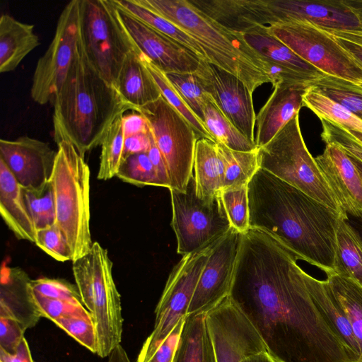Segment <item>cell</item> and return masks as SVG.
<instances>
[{
  "instance_id": "6da1fadb",
  "label": "cell",
  "mask_w": 362,
  "mask_h": 362,
  "mask_svg": "<svg viewBox=\"0 0 362 362\" xmlns=\"http://www.w3.org/2000/svg\"><path fill=\"white\" fill-rule=\"evenodd\" d=\"M298 259L269 235L242 233L229 298L276 362H358L308 291Z\"/></svg>"
},
{
  "instance_id": "7a4b0ae2",
  "label": "cell",
  "mask_w": 362,
  "mask_h": 362,
  "mask_svg": "<svg viewBox=\"0 0 362 362\" xmlns=\"http://www.w3.org/2000/svg\"><path fill=\"white\" fill-rule=\"evenodd\" d=\"M247 194L250 228L269 235L327 275L334 273L337 231L344 217L260 168Z\"/></svg>"
},
{
  "instance_id": "3957f363",
  "label": "cell",
  "mask_w": 362,
  "mask_h": 362,
  "mask_svg": "<svg viewBox=\"0 0 362 362\" xmlns=\"http://www.w3.org/2000/svg\"><path fill=\"white\" fill-rule=\"evenodd\" d=\"M57 144L71 143L83 156L101 145L109 127L130 109L78 51L62 86L52 101Z\"/></svg>"
},
{
  "instance_id": "277c9868",
  "label": "cell",
  "mask_w": 362,
  "mask_h": 362,
  "mask_svg": "<svg viewBox=\"0 0 362 362\" xmlns=\"http://www.w3.org/2000/svg\"><path fill=\"white\" fill-rule=\"evenodd\" d=\"M192 37L208 61L233 74L253 93L265 83H272V66L245 40L192 6L188 0H139Z\"/></svg>"
},
{
  "instance_id": "5b68a950",
  "label": "cell",
  "mask_w": 362,
  "mask_h": 362,
  "mask_svg": "<svg viewBox=\"0 0 362 362\" xmlns=\"http://www.w3.org/2000/svg\"><path fill=\"white\" fill-rule=\"evenodd\" d=\"M90 169L69 142L57 144V156L49 181L55 204V224L64 235L72 262L92 247L90 219Z\"/></svg>"
},
{
  "instance_id": "8992f818",
  "label": "cell",
  "mask_w": 362,
  "mask_h": 362,
  "mask_svg": "<svg viewBox=\"0 0 362 362\" xmlns=\"http://www.w3.org/2000/svg\"><path fill=\"white\" fill-rule=\"evenodd\" d=\"M108 252L94 242L90 251L73 262V274L81 301L89 312L96 334L95 354L108 356L122 334L120 294L112 276Z\"/></svg>"
},
{
  "instance_id": "52a82bcc",
  "label": "cell",
  "mask_w": 362,
  "mask_h": 362,
  "mask_svg": "<svg viewBox=\"0 0 362 362\" xmlns=\"http://www.w3.org/2000/svg\"><path fill=\"white\" fill-rule=\"evenodd\" d=\"M258 155L260 168L300 189L341 216L348 217L305 146L298 115L281 128L269 143L259 148Z\"/></svg>"
},
{
  "instance_id": "ba28073f",
  "label": "cell",
  "mask_w": 362,
  "mask_h": 362,
  "mask_svg": "<svg viewBox=\"0 0 362 362\" xmlns=\"http://www.w3.org/2000/svg\"><path fill=\"white\" fill-rule=\"evenodd\" d=\"M79 45L89 64L115 88L126 57L136 51L111 0H80Z\"/></svg>"
},
{
  "instance_id": "9c48e42d",
  "label": "cell",
  "mask_w": 362,
  "mask_h": 362,
  "mask_svg": "<svg viewBox=\"0 0 362 362\" xmlns=\"http://www.w3.org/2000/svg\"><path fill=\"white\" fill-rule=\"evenodd\" d=\"M171 226L177 239V252L182 256L215 243L231 228L221 194L201 199L196 194L193 175L186 191L170 189Z\"/></svg>"
},
{
  "instance_id": "30bf717a",
  "label": "cell",
  "mask_w": 362,
  "mask_h": 362,
  "mask_svg": "<svg viewBox=\"0 0 362 362\" xmlns=\"http://www.w3.org/2000/svg\"><path fill=\"white\" fill-rule=\"evenodd\" d=\"M136 112L143 115L148 123L168 168L170 189L186 191L193 175L197 141L193 129L162 96Z\"/></svg>"
},
{
  "instance_id": "8fae6325",
  "label": "cell",
  "mask_w": 362,
  "mask_h": 362,
  "mask_svg": "<svg viewBox=\"0 0 362 362\" xmlns=\"http://www.w3.org/2000/svg\"><path fill=\"white\" fill-rule=\"evenodd\" d=\"M213 244L184 255L173 269L155 310L153 329L144 342L136 362H147L178 322L186 317Z\"/></svg>"
},
{
  "instance_id": "7c38bea8",
  "label": "cell",
  "mask_w": 362,
  "mask_h": 362,
  "mask_svg": "<svg viewBox=\"0 0 362 362\" xmlns=\"http://www.w3.org/2000/svg\"><path fill=\"white\" fill-rule=\"evenodd\" d=\"M267 31L325 74L362 86V66L322 28L296 21L269 25Z\"/></svg>"
},
{
  "instance_id": "4fadbf2b",
  "label": "cell",
  "mask_w": 362,
  "mask_h": 362,
  "mask_svg": "<svg viewBox=\"0 0 362 362\" xmlns=\"http://www.w3.org/2000/svg\"><path fill=\"white\" fill-rule=\"evenodd\" d=\"M79 4L80 0H72L64 6L59 16L52 41L37 62L30 95L40 105L53 101L77 55Z\"/></svg>"
},
{
  "instance_id": "5bb4252c",
  "label": "cell",
  "mask_w": 362,
  "mask_h": 362,
  "mask_svg": "<svg viewBox=\"0 0 362 362\" xmlns=\"http://www.w3.org/2000/svg\"><path fill=\"white\" fill-rule=\"evenodd\" d=\"M252 22L258 25L308 21L327 29L359 27L342 0H247Z\"/></svg>"
},
{
  "instance_id": "9a60e30c",
  "label": "cell",
  "mask_w": 362,
  "mask_h": 362,
  "mask_svg": "<svg viewBox=\"0 0 362 362\" xmlns=\"http://www.w3.org/2000/svg\"><path fill=\"white\" fill-rule=\"evenodd\" d=\"M217 362H241L267 351L254 327L228 296L206 313Z\"/></svg>"
},
{
  "instance_id": "2e32d148",
  "label": "cell",
  "mask_w": 362,
  "mask_h": 362,
  "mask_svg": "<svg viewBox=\"0 0 362 362\" xmlns=\"http://www.w3.org/2000/svg\"><path fill=\"white\" fill-rule=\"evenodd\" d=\"M241 236L231 226L214 243L187 315L207 313L229 296Z\"/></svg>"
},
{
  "instance_id": "e0dca14e",
  "label": "cell",
  "mask_w": 362,
  "mask_h": 362,
  "mask_svg": "<svg viewBox=\"0 0 362 362\" xmlns=\"http://www.w3.org/2000/svg\"><path fill=\"white\" fill-rule=\"evenodd\" d=\"M204 90L229 121L255 142L256 115L252 93L233 74L206 61H201L194 72Z\"/></svg>"
},
{
  "instance_id": "ac0fdd59",
  "label": "cell",
  "mask_w": 362,
  "mask_h": 362,
  "mask_svg": "<svg viewBox=\"0 0 362 362\" xmlns=\"http://www.w3.org/2000/svg\"><path fill=\"white\" fill-rule=\"evenodd\" d=\"M115 7L119 20L138 54L145 56L165 74L194 73L197 70L200 59L189 49Z\"/></svg>"
},
{
  "instance_id": "d6986e66",
  "label": "cell",
  "mask_w": 362,
  "mask_h": 362,
  "mask_svg": "<svg viewBox=\"0 0 362 362\" xmlns=\"http://www.w3.org/2000/svg\"><path fill=\"white\" fill-rule=\"evenodd\" d=\"M56 156L48 143L28 136L0 140V159L24 189L37 190L49 182Z\"/></svg>"
},
{
  "instance_id": "ffe728a7",
  "label": "cell",
  "mask_w": 362,
  "mask_h": 362,
  "mask_svg": "<svg viewBox=\"0 0 362 362\" xmlns=\"http://www.w3.org/2000/svg\"><path fill=\"white\" fill-rule=\"evenodd\" d=\"M267 27L260 25L243 34V37L247 43L272 66L270 76L274 87L282 84H304L325 75L270 35Z\"/></svg>"
},
{
  "instance_id": "44dd1931",
  "label": "cell",
  "mask_w": 362,
  "mask_h": 362,
  "mask_svg": "<svg viewBox=\"0 0 362 362\" xmlns=\"http://www.w3.org/2000/svg\"><path fill=\"white\" fill-rule=\"evenodd\" d=\"M314 158L343 211L362 218V177L351 158L337 145L329 143Z\"/></svg>"
},
{
  "instance_id": "7402d4cb",
  "label": "cell",
  "mask_w": 362,
  "mask_h": 362,
  "mask_svg": "<svg viewBox=\"0 0 362 362\" xmlns=\"http://www.w3.org/2000/svg\"><path fill=\"white\" fill-rule=\"evenodd\" d=\"M307 85H279L256 116L257 148L269 143L295 116L303 106Z\"/></svg>"
},
{
  "instance_id": "603a6c76",
  "label": "cell",
  "mask_w": 362,
  "mask_h": 362,
  "mask_svg": "<svg viewBox=\"0 0 362 362\" xmlns=\"http://www.w3.org/2000/svg\"><path fill=\"white\" fill-rule=\"evenodd\" d=\"M30 280L20 268L1 269L0 317L16 320L25 330L35 327L42 317L33 298Z\"/></svg>"
},
{
  "instance_id": "cb8c5ba5",
  "label": "cell",
  "mask_w": 362,
  "mask_h": 362,
  "mask_svg": "<svg viewBox=\"0 0 362 362\" xmlns=\"http://www.w3.org/2000/svg\"><path fill=\"white\" fill-rule=\"evenodd\" d=\"M0 214L17 238L35 242L37 230L25 202L23 188L1 159Z\"/></svg>"
},
{
  "instance_id": "d4e9b609",
  "label": "cell",
  "mask_w": 362,
  "mask_h": 362,
  "mask_svg": "<svg viewBox=\"0 0 362 362\" xmlns=\"http://www.w3.org/2000/svg\"><path fill=\"white\" fill-rule=\"evenodd\" d=\"M115 89L130 111H137L161 97L156 83L136 51L126 57Z\"/></svg>"
},
{
  "instance_id": "484cf974",
  "label": "cell",
  "mask_w": 362,
  "mask_h": 362,
  "mask_svg": "<svg viewBox=\"0 0 362 362\" xmlns=\"http://www.w3.org/2000/svg\"><path fill=\"white\" fill-rule=\"evenodd\" d=\"M33 24L21 22L8 14L0 18V72L17 68L23 59L40 44Z\"/></svg>"
},
{
  "instance_id": "4316f807",
  "label": "cell",
  "mask_w": 362,
  "mask_h": 362,
  "mask_svg": "<svg viewBox=\"0 0 362 362\" xmlns=\"http://www.w3.org/2000/svg\"><path fill=\"white\" fill-rule=\"evenodd\" d=\"M305 280L311 298L323 318L359 362L361 351L351 324L327 281L317 279L306 272Z\"/></svg>"
},
{
  "instance_id": "83f0119b",
  "label": "cell",
  "mask_w": 362,
  "mask_h": 362,
  "mask_svg": "<svg viewBox=\"0 0 362 362\" xmlns=\"http://www.w3.org/2000/svg\"><path fill=\"white\" fill-rule=\"evenodd\" d=\"M196 194L209 199L221 194L223 188L224 166L216 144L207 139H197L193 164Z\"/></svg>"
},
{
  "instance_id": "f1b7e54d",
  "label": "cell",
  "mask_w": 362,
  "mask_h": 362,
  "mask_svg": "<svg viewBox=\"0 0 362 362\" xmlns=\"http://www.w3.org/2000/svg\"><path fill=\"white\" fill-rule=\"evenodd\" d=\"M173 362H217L206 313L186 315Z\"/></svg>"
},
{
  "instance_id": "f546056e",
  "label": "cell",
  "mask_w": 362,
  "mask_h": 362,
  "mask_svg": "<svg viewBox=\"0 0 362 362\" xmlns=\"http://www.w3.org/2000/svg\"><path fill=\"white\" fill-rule=\"evenodd\" d=\"M111 1L118 8L189 49L201 61L209 62L204 51L192 37L171 21L143 5L139 0Z\"/></svg>"
},
{
  "instance_id": "4dcf8cb0",
  "label": "cell",
  "mask_w": 362,
  "mask_h": 362,
  "mask_svg": "<svg viewBox=\"0 0 362 362\" xmlns=\"http://www.w3.org/2000/svg\"><path fill=\"white\" fill-rule=\"evenodd\" d=\"M335 274L362 285V243L348 218H341L337 231Z\"/></svg>"
},
{
  "instance_id": "1f68e13d",
  "label": "cell",
  "mask_w": 362,
  "mask_h": 362,
  "mask_svg": "<svg viewBox=\"0 0 362 362\" xmlns=\"http://www.w3.org/2000/svg\"><path fill=\"white\" fill-rule=\"evenodd\" d=\"M326 281L349 320L362 362V285L335 273L327 274Z\"/></svg>"
},
{
  "instance_id": "d6a6232c",
  "label": "cell",
  "mask_w": 362,
  "mask_h": 362,
  "mask_svg": "<svg viewBox=\"0 0 362 362\" xmlns=\"http://www.w3.org/2000/svg\"><path fill=\"white\" fill-rule=\"evenodd\" d=\"M203 123L216 143L238 151H251L257 148L223 115L211 97L203 110Z\"/></svg>"
},
{
  "instance_id": "836d02e7",
  "label": "cell",
  "mask_w": 362,
  "mask_h": 362,
  "mask_svg": "<svg viewBox=\"0 0 362 362\" xmlns=\"http://www.w3.org/2000/svg\"><path fill=\"white\" fill-rule=\"evenodd\" d=\"M216 144L224 166L223 189L247 185L259 168V148L251 151H238Z\"/></svg>"
},
{
  "instance_id": "e575fe53",
  "label": "cell",
  "mask_w": 362,
  "mask_h": 362,
  "mask_svg": "<svg viewBox=\"0 0 362 362\" xmlns=\"http://www.w3.org/2000/svg\"><path fill=\"white\" fill-rule=\"evenodd\" d=\"M139 56L144 66L156 83L161 93V96L186 119L193 129L197 139L204 138L215 142L213 137L206 129L204 123L185 103L179 93L168 81L165 74L145 56L142 54H139Z\"/></svg>"
},
{
  "instance_id": "d590c367",
  "label": "cell",
  "mask_w": 362,
  "mask_h": 362,
  "mask_svg": "<svg viewBox=\"0 0 362 362\" xmlns=\"http://www.w3.org/2000/svg\"><path fill=\"white\" fill-rule=\"evenodd\" d=\"M303 106L312 110L319 119H326L349 130L362 132V119L342 105L310 86L303 96Z\"/></svg>"
},
{
  "instance_id": "8d00e7d4",
  "label": "cell",
  "mask_w": 362,
  "mask_h": 362,
  "mask_svg": "<svg viewBox=\"0 0 362 362\" xmlns=\"http://www.w3.org/2000/svg\"><path fill=\"white\" fill-rule=\"evenodd\" d=\"M312 86L324 95L344 107L362 119V86L347 80L325 74Z\"/></svg>"
},
{
  "instance_id": "74e56055",
  "label": "cell",
  "mask_w": 362,
  "mask_h": 362,
  "mask_svg": "<svg viewBox=\"0 0 362 362\" xmlns=\"http://www.w3.org/2000/svg\"><path fill=\"white\" fill-rule=\"evenodd\" d=\"M119 116L107 129L101 143L98 179L107 180L117 175L124 158V134L122 116Z\"/></svg>"
},
{
  "instance_id": "f35d334b",
  "label": "cell",
  "mask_w": 362,
  "mask_h": 362,
  "mask_svg": "<svg viewBox=\"0 0 362 362\" xmlns=\"http://www.w3.org/2000/svg\"><path fill=\"white\" fill-rule=\"evenodd\" d=\"M168 81L190 110L203 122V110L211 95L194 73L165 74Z\"/></svg>"
},
{
  "instance_id": "ab89813d",
  "label": "cell",
  "mask_w": 362,
  "mask_h": 362,
  "mask_svg": "<svg viewBox=\"0 0 362 362\" xmlns=\"http://www.w3.org/2000/svg\"><path fill=\"white\" fill-rule=\"evenodd\" d=\"M116 176L125 182L138 187H161L147 153L132 154L124 158Z\"/></svg>"
},
{
  "instance_id": "60d3db41",
  "label": "cell",
  "mask_w": 362,
  "mask_h": 362,
  "mask_svg": "<svg viewBox=\"0 0 362 362\" xmlns=\"http://www.w3.org/2000/svg\"><path fill=\"white\" fill-rule=\"evenodd\" d=\"M23 193L36 230L54 225L55 204L50 183L37 190L23 188Z\"/></svg>"
},
{
  "instance_id": "b9f144b4",
  "label": "cell",
  "mask_w": 362,
  "mask_h": 362,
  "mask_svg": "<svg viewBox=\"0 0 362 362\" xmlns=\"http://www.w3.org/2000/svg\"><path fill=\"white\" fill-rule=\"evenodd\" d=\"M247 185L226 188L221 192L230 223L240 233L249 228Z\"/></svg>"
},
{
  "instance_id": "7bdbcfd3",
  "label": "cell",
  "mask_w": 362,
  "mask_h": 362,
  "mask_svg": "<svg viewBox=\"0 0 362 362\" xmlns=\"http://www.w3.org/2000/svg\"><path fill=\"white\" fill-rule=\"evenodd\" d=\"M31 292L35 303L42 317H47L53 322L64 317L91 318L89 312L82 303L50 299L41 296L33 292L32 290Z\"/></svg>"
},
{
  "instance_id": "ee69618b",
  "label": "cell",
  "mask_w": 362,
  "mask_h": 362,
  "mask_svg": "<svg viewBox=\"0 0 362 362\" xmlns=\"http://www.w3.org/2000/svg\"><path fill=\"white\" fill-rule=\"evenodd\" d=\"M322 126L321 138L325 144H334L348 156L362 162V143L340 124L320 119Z\"/></svg>"
},
{
  "instance_id": "f6af8a7d",
  "label": "cell",
  "mask_w": 362,
  "mask_h": 362,
  "mask_svg": "<svg viewBox=\"0 0 362 362\" xmlns=\"http://www.w3.org/2000/svg\"><path fill=\"white\" fill-rule=\"evenodd\" d=\"M35 243L55 260L72 261L71 251L66 239L55 223L37 230Z\"/></svg>"
},
{
  "instance_id": "bcb514c9",
  "label": "cell",
  "mask_w": 362,
  "mask_h": 362,
  "mask_svg": "<svg viewBox=\"0 0 362 362\" xmlns=\"http://www.w3.org/2000/svg\"><path fill=\"white\" fill-rule=\"evenodd\" d=\"M30 287L33 292L45 298L82 303L77 286L63 279H31Z\"/></svg>"
},
{
  "instance_id": "7dc6e473",
  "label": "cell",
  "mask_w": 362,
  "mask_h": 362,
  "mask_svg": "<svg viewBox=\"0 0 362 362\" xmlns=\"http://www.w3.org/2000/svg\"><path fill=\"white\" fill-rule=\"evenodd\" d=\"M82 346L95 354L97 341L95 327L91 318L64 317L54 322Z\"/></svg>"
},
{
  "instance_id": "c3c4849f",
  "label": "cell",
  "mask_w": 362,
  "mask_h": 362,
  "mask_svg": "<svg viewBox=\"0 0 362 362\" xmlns=\"http://www.w3.org/2000/svg\"><path fill=\"white\" fill-rule=\"evenodd\" d=\"M323 29L362 66V29Z\"/></svg>"
},
{
  "instance_id": "681fc988",
  "label": "cell",
  "mask_w": 362,
  "mask_h": 362,
  "mask_svg": "<svg viewBox=\"0 0 362 362\" xmlns=\"http://www.w3.org/2000/svg\"><path fill=\"white\" fill-rule=\"evenodd\" d=\"M25 329L16 320L0 317V349L14 354L23 339Z\"/></svg>"
},
{
  "instance_id": "f907efd6",
  "label": "cell",
  "mask_w": 362,
  "mask_h": 362,
  "mask_svg": "<svg viewBox=\"0 0 362 362\" xmlns=\"http://www.w3.org/2000/svg\"><path fill=\"white\" fill-rule=\"evenodd\" d=\"M185 318L178 322L147 362H173Z\"/></svg>"
},
{
  "instance_id": "816d5d0a",
  "label": "cell",
  "mask_w": 362,
  "mask_h": 362,
  "mask_svg": "<svg viewBox=\"0 0 362 362\" xmlns=\"http://www.w3.org/2000/svg\"><path fill=\"white\" fill-rule=\"evenodd\" d=\"M147 154L153 164L161 187H165L170 189V181L168 168L159 149L155 144L151 133V146L147 152Z\"/></svg>"
},
{
  "instance_id": "f5cc1de1",
  "label": "cell",
  "mask_w": 362,
  "mask_h": 362,
  "mask_svg": "<svg viewBox=\"0 0 362 362\" xmlns=\"http://www.w3.org/2000/svg\"><path fill=\"white\" fill-rule=\"evenodd\" d=\"M122 128L124 136L129 135L148 133L150 127L146 118L141 113L131 111L122 116Z\"/></svg>"
},
{
  "instance_id": "db71d44e",
  "label": "cell",
  "mask_w": 362,
  "mask_h": 362,
  "mask_svg": "<svg viewBox=\"0 0 362 362\" xmlns=\"http://www.w3.org/2000/svg\"><path fill=\"white\" fill-rule=\"evenodd\" d=\"M151 146V131L124 136V158L130 155L147 153Z\"/></svg>"
},
{
  "instance_id": "11a10c76",
  "label": "cell",
  "mask_w": 362,
  "mask_h": 362,
  "mask_svg": "<svg viewBox=\"0 0 362 362\" xmlns=\"http://www.w3.org/2000/svg\"><path fill=\"white\" fill-rule=\"evenodd\" d=\"M0 362H34L26 339L23 338L14 354L0 349Z\"/></svg>"
},
{
  "instance_id": "9f6ffc18",
  "label": "cell",
  "mask_w": 362,
  "mask_h": 362,
  "mask_svg": "<svg viewBox=\"0 0 362 362\" xmlns=\"http://www.w3.org/2000/svg\"><path fill=\"white\" fill-rule=\"evenodd\" d=\"M342 2L357 18L358 28L362 29V0H342Z\"/></svg>"
},
{
  "instance_id": "6f0895ef",
  "label": "cell",
  "mask_w": 362,
  "mask_h": 362,
  "mask_svg": "<svg viewBox=\"0 0 362 362\" xmlns=\"http://www.w3.org/2000/svg\"><path fill=\"white\" fill-rule=\"evenodd\" d=\"M107 362H132L125 349L119 344L108 356Z\"/></svg>"
},
{
  "instance_id": "680465c9",
  "label": "cell",
  "mask_w": 362,
  "mask_h": 362,
  "mask_svg": "<svg viewBox=\"0 0 362 362\" xmlns=\"http://www.w3.org/2000/svg\"><path fill=\"white\" fill-rule=\"evenodd\" d=\"M241 362H276L267 351H262L244 358Z\"/></svg>"
},
{
  "instance_id": "91938a15",
  "label": "cell",
  "mask_w": 362,
  "mask_h": 362,
  "mask_svg": "<svg viewBox=\"0 0 362 362\" xmlns=\"http://www.w3.org/2000/svg\"><path fill=\"white\" fill-rule=\"evenodd\" d=\"M348 221L356 232L362 243V218H356L348 215Z\"/></svg>"
},
{
  "instance_id": "94428289",
  "label": "cell",
  "mask_w": 362,
  "mask_h": 362,
  "mask_svg": "<svg viewBox=\"0 0 362 362\" xmlns=\"http://www.w3.org/2000/svg\"><path fill=\"white\" fill-rule=\"evenodd\" d=\"M349 157L351 158V160L354 163L355 166L356 167V168L358 169V170L359 171V173L362 177V162L359 161L358 160H357L351 156H349Z\"/></svg>"
},
{
  "instance_id": "6125c7cd",
  "label": "cell",
  "mask_w": 362,
  "mask_h": 362,
  "mask_svg": "<svg viewBox=\"0 0 362 362\" xmlns=\"http://www.w3.org/2000/svg\"><path fill=\"white\" fill-rule=\"evenodd\" d=\"M349 130V129H348ZM360 142L362 143V132H358L353 130H349Z\"/></svg>"
}]
</instances>
